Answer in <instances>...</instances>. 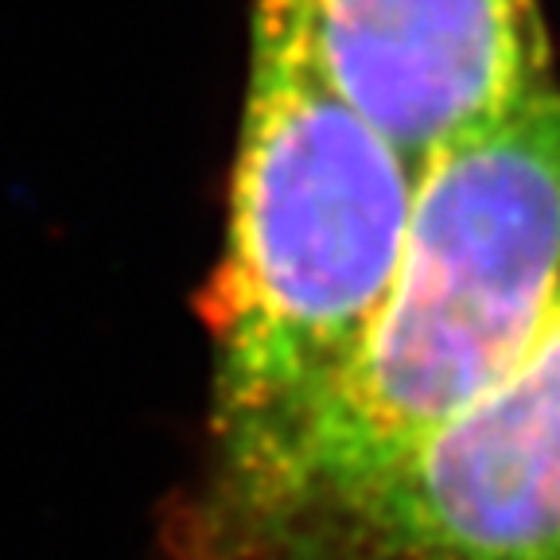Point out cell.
<instances>
[{"label": "cell", "instance_id": "1", "mask_svg": "<svg viewBox=\"0 0 560 560\" xmlns=\"http://www.w3.org/2000/svg\"><path fill=\"white\" fill-rule=\"evenodd\" d=\"M245 62L187 541L254 506L319 420L394 284L417 195L412 164L335 79L312 0H249Z\"/></svg>", "mask_w": 560, "mask_h": 560}, {"label": "cell", "instance_id": "2", "mask_svg": "<svg viewBox=\"0 0 560 560\" xmlns=\"http://www.w3.org/2000/svg\"><path fill=\"white\" fill-rule=\"evenodd\" d=\"M560 289V86L447 140L417 175L394 284L359 354L261 499L187 545L257 560L394 464L525 350Z\"/></svg>", "mask_w": 560, "mask_h": 560}, {"label": "cell", "instance_id": "3", "mask_svg": "<svg viewBox=\"0 0 560 560\" xmlns=\"http://www.w3.org/2000/svg\"><path fill=\"white\" fill-rule=\"evenodd\" d=\"M257 560H560V289L487 389Z\"/></svg>", "mask_w": 560, "mask_h": 560}, {"label": "cell", "instance_id": "4", "mask_svg": "<svg viewBox=\"0 0 560 560\" xmlns=\"http://www.w3.org/2000/svg\"><path fill=\"white\" fill-rule=\"evenodd\" d=\"M339 86L420 167L552 86L541 0H312Z\"/></svg>", "mask_w": 560, "mask_h": 560}]
</instances>
